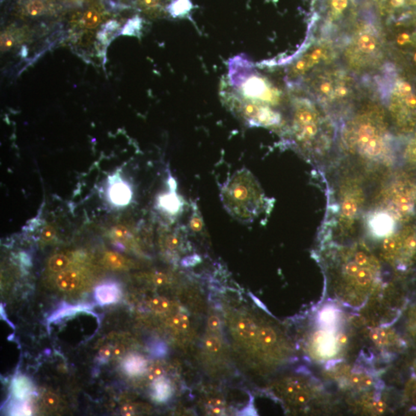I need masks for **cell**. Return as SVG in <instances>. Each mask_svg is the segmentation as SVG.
Masks as SVG:
<instances>
[{
  "label": "cell",
  "mask_w": 416,
  "mask_h": 416,
  "mask_svg": "<svg viewBox=\"0 0 416 416\" xmlns=\"http://www.w3.org/2000/svg\"><path fill=\"white\" fill-rule=\"evenodd\" d=\"M205 347L207 349L208 352H214L217 353L219 352L221 349V343L220 339L216 336L210 335L208 336L205 339Z\"/></svg>",
  "instance_id": "36"
},
{
  "label": "cell",
  "mask_w": 416,
  "mask_h": 416,
  "mask_svg": "<svg viewBox=\"0 0 416 416\" xmlns=\"http://www.w3.org/2000/svg\"><path fill=\"white\" fill-rule=\"evenodd\" d=\"M111 235L115 239L126 240L131 236V232L129 231L127 227H125V226L120 225L113 228Z\"/></svg>",
  "instance_id": "39"
},
{
  "label": "cell",
  "mask_w": 416,
  "mask_h": 416,
  "mask_svg": "<svg viewBox=\"0 0 416 416\" xmlns=\"http://www.w3.org/2000/svg\"><path fill=\"white\" fill-rule=\"evenodd\" d=\"M57 230L53 224H47L43 227L41 232V240L43 242L49 243L55 238Z\"/></svg>",
  "instance_id": "37"
},
{
  "label": "cell",
  "mask_w": 416,
  "mask_h": 416,
  "mask_svg": "<svg viewBox=\"0 0 416 416\" xmlns=\"http://www.w3.org/2000/svg\"><path fill=\"white\" fill-rule=\"evenodd\" d=\"M373 340L378 343L386 345L391 342H394L396 335L393 332H388L387 331H374L372 336Z\"/></svg>",
  "instance_id": "33"
},
{
  "label": "cell",
  "mask_w": 416,
  "mask_h": 416,
  "mask_svg": "<svg viewBox=\"0 0 416 416\" xmlns=\"http://www.w3.org/2000/svg\"><path fill=\"white\" fill-rule=\"evenodd\" d=\"M316 345L318 351L322 355H331L335 349L334 339L328 334H319L316 339Z\"/></svg>",
  "instance_id": "23"
},
{
  "label": "cell",
  "mask_w": 416,
  "mask_h": 416,
  "mask_svg": "<svg viewBox=\"0 0 416 416\" xmlns=\"http://www.w3.org/2000/svg\"><path fill=\"white\" fill-rule=\"evenodd\" d=\"M27 10L30 16H40L44 12V4L40 0H33L27 5Z\"/></svg>",
  "instance_id": "35"
},
{
  "label": "cell",
  "mask_w": 416,
  "mask_h": 416,
  "mask_svg": "<svg viewBox=\"0 0 416 416\" xmlns=\"http://www.w3.org/2000/svg\"><path fill=\"white\" fill-rule=\"evenodd\" d=\"M259 341L262 345L265 346H269L272 345L276 341V334L271 328H264L259 331L258 335Z\"/></svg>",
  "instance_id": "32"
},
{
  "label": "cell",
  "mask_w": 416,
  "mask_h": 416,
  "mask_svg": "<svg viewBox=\"0 0 416 416\" xmlns=\"http://www.w3.org/2000/svg\"><path fill=\"white\" fill-rule=\"evenodd\" d=\"M14 43V39L11 35L8 33H4L1 36V48L2 50L6 51L10 49Z\"/></svg>",
  "instance_id": "40"
},
{
  "label": "cell",
  "mask_w": 416,
  "mask_h": 416,
  "mask_svg": "<svg viewBox=\"0 0 416 416\" xmlns=\"http://www.w3.org/2000/svg\"><path fill=\"white\" fill-rule=\"evenodd\" d=\"M164 371L162 367L159 366H153L149 371L148 378L150 381H153L154 380L164 376Z\"/></svg>",
  "instance_id": "41"
},
{
  "label": "cell",
  "mask_w": 416,
  "mask_h": 416,
  "mask_svg": "<svg viewBox=\"0 0 416 416\" xmlns=\"http://www.w3.org/2000/svg\"><path fill=\"white\" fill-rule=\"evenodd\" d=\"M191 214L188 220V229L194 233H202L205 230L204 222L198 206L195 202H191Z\"/></svg>",
  "instance_id": "22"
},
{
  "label": "cell",
  "mask_w": 416,
  "mask_h": 416,
  "mask_svg": "<svg viewBox=\"0 0 416 416\" xmlns=\"http://www.w3.org/2000/svg\"><path fill=\"white\" fill-rule=\"evenodd\" d=\"M407 137L408 139L401 153L402 160L407 165L416 169V131Z\"/></svg>",
  "instance_id": "20"
},
{
  "label": "cell",
  "mask_w": 416,
  "mask_h": 416,
  "mask_svg": "<svg viewBox=\"0 0 416 416\" xmlns=\"http://www.w3.org/2000/svg\"><path fill=\"white\" fill-rule=\"evenodd\" d=\"M384 258L394 266L406 268L416 262V223L398 227L384 238L381 247Z\"/></svg>",
  "instance_id": "13"
},
{
  "label": "cell",
  "mask_w": 416,
  "mask_h": 416,
  "mask_svg": "<svg viewBox=\"0 0 416 416\" xmlns=\"http://www.w3.org/2000/svg\"><path fill=\"white\" fill-rule=\"evenodd\" d=\"M152 395L157 402H166L170 399L172 394V388L170 381L164 376L154 380L152 384Z\"/></svg>",
  "instance_id": "18"
},
{
  "label": "cell",
  "mask_w": 416,
  "mask_h": 416,
  "mask_svg": "<svg viewBox=\"0 0 416 416\" xmlns=\"http://www.w3.org/2000/svg\"><path fill=\"white\" fill-rule=\"evenodd\" d=\"M164 245L167 249L175 251L183 244L184 238L180 230L167 232L163 237Z\"/></svg>",
  "instance_id": "25"
},
{
  "label": "cell",
  "mask_w": 416,
  "mask_h": 416,
  "mask_svg": "<svg viewBox=\"0 0 416 416\" xmlns=\"http://www.w3.org/2000/svg\"><path fill=\"white\" fill-rule=\"evenodd\" d=\"M339 43L342 63L357 76L375 74L386 64L383 27L370 13L357 16Z\"/></svg>",
  "instance_id": "4"
},
{
  "label": "cell",
  "mask_w": 416,
  "mask_h": 416,
  "mask_svg": "<svg viewBox=\"0 0 416 416\" xmlns=\"http://www.w3.org/2000/svg\"><path fill=\"white\" fill-rule=\"evenodd\" d=\"M221 88V96L227 108L250 126L276 128L283 124V115L277 108L243 98L229 85Z\"/></svg>",
  "instance_id": "12"
},
{
  "label": "cell",
  "mask_w": 416,
  "mask_h": 416,
  "mask_svg": "<svg viewBox=\"0 0 416 416\" xmlns=\"http://www.w3.org/2000/svg\"><path fill=\"white\" fill-rule=\"evenodd\" d=\"M120 297V289L115 284H103L98 286L95 290V298L99 304H113Z\"/></svg>",
  "instance_id": "16"
},
{
  "label": "cell",
  "mask_w": 416,
  "mask_h": 416,
  "mask_svg": "<svg viewBox=\"0 0 416 416\" xmlns=\"http://www.w3.org/2000/svg\"><path fill=\"white\" fill-rule=\"evenodd\" d=\"M336 257L334 274L342 285L369 290L376 282L379 263L364 247L357 245L340 250Z\"/></svg>",
  "instance_id": "11"
},
{
  "label": "cell",
  "mask_w": 416,
  "mask_h": 416,
  "mask_svg": "<svg viewBox=\"0 0 416 416\" xmlns=\"http://www.w3.org/2000/svg\"><path fill=\"white\" fill-rule=\"evenodd\" d=\"M342 165L328 182V206L320 235L325 241H345L354 236L369 205L366 170H357L354 164L351 167L350 162L345 167Z\"/></svg>",
  "instance_id": "3"
},
{
  "label": "cell",
  "mask_w": 416,
  "mask_h": 416,
  "mask_svg": "<svg viewBox=\"0 0 416 416\" xmlns=\"http://www.w3.org/2000/svg\"><path fill=\"white\" fill-rule=\"evenodd\" d=\"M69 265V259L64 254H55L49 261V268L54 272H61Z\"/></svg>",
  "instance_id": "27"
},
{
  "label": "cell",
  "mask_w": 416,
  "mask_h": 416,
  "mask_svg": "<svg viewBox=\"0 0 416 416\" xmlns=\"http://www.w3.org/2000/svg\"><path fill=\"white\" fill-rule=\"evenodd\" d=\"M100 14L96 10H89L84 13L82 23L86 28L93 29L97 27L100 22Z\"/></svg>",
  "instance_id": "30"
},
{
  "label": "cell",
  "mask_w": 416,
  "mask_h": 416,
  "mask_svg": "<svg viewBox=\"0 0 416 416\" xmlns=\"http://www.w3.org/2000/svg\"><path fill=\"white\" fill-rule=\"evenodd\" d=\"M102 263L113 270H126L131 266V262L118 253L108 251L104 254Z\"/></svg>",
  "instance_id": "21"
},
{
  "label": "cell",
  "mask_w": 416,
  "mask_h": 416,
  "mask_svg": "<svg viewBox=\"0 0 416 416\" xmlns=\"http://www.w3.org/2000/svg\"><path fill=\"white\" fill-rule=\"evenodd\" d=\"M167 347L162 342L154 344L152 347L151 352L153 355L158 357H162L167 353Z\"/></svg>",
  "instance_id": "42"
},
{
  "label": "cell",
  "mask_w": 416,
  "mask_h": 416,
  "mask_svg": "<svg viewBox=\"0 0 416 416\" xmlns=\"http://www.w3.org/2000/svg\"><path fill=\"white\" fill-rule=\"evenodd\" d=\"M227 83L243 98L272 108L281 106L285 94L268 76L257 71L254 63L245 56L229 60Z\"/></svg>",
  "instance_id": "8"
},
{
  "label": "cell",
  "mask_w": 416,
  "mask_h": 416,
  "mask_svg": "<svg viewBox=\"0 0 416 416\" xmlns=\"http://www.w3.org/2000/svg\"><path fill=\"white\" fill-rule=\"evenodd\" d=\"M177 188H170L169 192L164 193L158 197V206L161 210L170 215H177L184 208L183 198L176 192Z\"/></svg>",
  "instance_id": "14"
},
{
  "label": "cell",
  "mask_w": 416,
  "mask_h": 416,
  "mask_svg": "<svg viewBox=\"0 0 416 416\" xmlns=\"http://www.w3.org/2000/svg\"><path fill=\"white\" fill-rule=\"evenodd\" d=\"M189 0H176L170 7V12L173 16H179L188 11Z\"/></svg>",
  "instance_id": "34"
},
{
  "label": "cell",
  "mask_w": 416,
  "mask_h": 416,
  "mask_svg": "<svg viewBox=\"0 0 416 416\" xmlns=\"http://www.w3.org/2000/svg\"><path fill=\"white\" fill-rule=\"evenodd\" d=\"M289 141L316 165L333 163L339 150V123L307 95H292L288 124Z\"/></svg>",
  "instance_id": "2"
},
{
  "label": "cell",
  "mask_w": 416,
  "mask_h": 416,
  "mask_svg": "<svg viewBox=\"0 0 416 416\" xmlns=\"http://www.w3.org/2000/svg\"><path fill=\"white\" fill-rule=\"evenodd\" d=\"M415 171L399 172L388 176L371 197L367 210L385 212L398 227L416 223Z\"/></svg>",
  "instance_id": "7"
},
{
  "label": "cell",
  "mask_w": 416,
  "mask_h": 416,
  "mask_svg": "<svg viewBox=\"0 0 416 416\" xmlns=\"http://www.w3.org/2000/svg\"><path fill=\"white\" fill-rule=\"evenodd\" d=\"M125 352V348L123 345H117L113 348L112 355L115 357H119L123 355Z\"/></svg>",
  "instance_id": "47"
},
{
  "label": "cell",
  "mask_w": 416,
  "mask_h": 416,
  "mask_svg": "<svg viewBox=\"0 0 416 416\" xmlns=\"http://www.w3.org/2000/svg\"><path fill=\"white\" fill-rule=\"evenodd\" d=\"M134 412V407L132 405H125L122 408V413L124 415H131Z\"/></svg>",
  "instance_id": "48"
},
{
  "label": "cell",
  "mask_w": 416,
  "mask_h": 416,
  "mask_svg": "<svg viewBox=\"0 0 416 416\" xmlns=\"http://www.w3.org/2000/svg\"><path fill=\"white\" fill-rule=\"evenodd\" d=\"M123 369L128 375L133 376L141 375L147 369V361L140 355H131L125 359Z\"/></svg>",
  "instance_id": "19"
},
{
  "label": "cell",
  "mask_w": 416,
  "mask_h": 416,
  "mask_svg": "<svg viewBox=\"0 0 416 416\" xmlns=\"http://www.w3.org/2000/svg\"><path fill=\"white\" fill-rule=\"evenodd\" d=\"M113 354V349L110 345L103 347L99 350V357L102 361H107Z\"/></svg>",
  "instance_id": "46"
},
{
  "label": "cell",
  "mask_w": 416,
  "mask_h": 416,
  "mask_svg": "<svg viewBox=\"0 0 416 416\" xmlns=\"http://www.w3.org/2000/svg\"><path fill=\"white\" fill-rule=\"evenodd\" d=\"M81 281L80 274L73 270L63 271L57 277V284L59 289L65 292H71L79 285Z\"/></svg>",
  "instance_id": "17"
},
{
  "label": "cell",
  "mask_w": 416,
  "mask_h": 416,
  "mask_svg": "<svg viewBox=\"0 0 416 416\" xmlns=\"http://www.w3.org/2000/svg\"><path fill=\"white\" fill-rule=\"evenodd\" d=\"M357 77L337 62L309 75L297 88H301L339 122L361 96Z\"/></svg>",
  "instance_id": "5"
},
{
  "label": "cell",
  "mask_w": 416,
  "mask_h": 416,
  "mask_svg": "<svg viewBox=\"0 0 416 416\" xmlns=\"http://www.w3.org/2000/svg\"><path fill=\"white\" fill-rule=\"evenodd\" d=\"M89 306H70V307H65L63 309H60V310H57L56 313H54L52 316L49 319V322H54L57 319H61V318L65 317V316H69V315L73 314L76 311L79 310H84V309L88 308Z\"/></svg>",
  "instance_id": "31"
},
{
  "label": "cell",
  "mask_w": 416,
  "mask_h": 416,
  "mask_svg": "<svg viewBox=\"0 0 416 416\" xmlns=\"http://www.w3.org/2000/svg\"><path fill=\"white\" fill-rule=\"evenodd\" d=\"M415 326H416V323H415ZM414 328H415V331H416V327H414Z\"/></svg>",
  "instance_id": "50"
},
{
  "label": "cell",
  "mask_w": 416,
  "mask_h": 416,
  "mask_svg": "<svg viewBox=\"0 0 416 416\" xmlns=\"http://www.w3.org/2000/svg\"><path fill=\"white\" fill-rule=\"evenodd\" d=\"M221 327V321L216 316H212L208 319V328L211 331H216L219 330Z\"/></svg>",
  "instance_id": "44"
},
{
  "label": "cell",
  "mask_w": 416,
  "mask_h": 416,
  "mask_svg": "<svg viewBox=\"0 0 416 416\" xmlns=\"http://www.w3.org/2000/svg\"><path fill=\"white\" fill-rule=\"evenodd\" d=\"M167 324L172 328H175L179 331H185L189 328L191 322H190V319L188 316L179 313L169 319L167 320Z\"/></svg>",
  "instance_id": "26"
},
{
  "label": "cell",
  "mask_w": 416,
  "mask_h": 416,
  "mask_svg": "<svg viewBox=\"0 0 416 416\" xmlns=\"http://www.w3.org/2000/svg\"><path fill=\"white\" fill-rule=\"evenodd\" d=\"M394 63L377 73V94L383 104L393 131L408 136L416 131V82Z\"/></svg>",
  "instance_id": "6"
},
{
  "label": "cell",
  "mask_w": 416,
  "mask_h": 416,
  "mask_svg": "<svg viewBox=\"0 0 416 416\" xmlns=\"http://www.w3.org/2000/svg\"><path fill=\"white\" fill-rule=\"evenodd\" d=\"M30 390V385L27 378L21 377L15 380L14 383H13V392H14L15 396H17L19 399H22L28 395Z\"/></svg>",
  "instance_id": "29"
},
{
  "label": "cell",
  "mask_w": 416,
  "mask_h": 416,
  "mask_svg": "<svg viewBox=\"0 0 416 416\" xmlns=\"http://www.w3.org/2000/svg\"><path fill=\"white\" fill-rule=\"evenodd\" d=\"M210 412L213 414H221L223 412V405L221 400H214L210 404Z\"/></svg>",
  "instance_id": "45"
},
{
  "label": "cell",
  "mask_w": 416,
  "mask_h": 416,
  "mask_svg": "<svg viewBox=\"0 0 416 416\" xmlns=\"http://www.w3.org/2000/svg\"><path fill=\"white\" fill-rule=\"evenodd\" d=\"M411 398L414 404H416V385L412 387V392H411Z\"/></svg>",
  "instance_id": "49"
},
{
  "label": "cell",
  "mask_w": 416,
  "mask_h": 416,
  "mask_svg": "<svg viewBox=\"0 0 416 416\" xmlns=\"http://www.w3.org/2000/svg\"><path fill=\"white\" fill-rule=\"evenodd\" d=\"M109 198L116 206H126L132 200L133 192L131 187L123 181H117L110 187Z\"/></svg>",
  "instance_id": "15"
},
{
  "label": "cell",
  "mask_w": 416,
  "mask_h": 416,
  "mask_svg": "<svg viewBox=\"0 0 416 416\" xmlns=\"http://www.w3.org/2000/svg\"><path fill=\"white\" fill-rule=\"evenodd\" d=\"M221 200L227 212L243 222H252L263 212L269 200L252 173L242 169L233 174L221 190Z\"/></svg>",
  "instance_id": "9"
},
{
  "label": "cell",
  "mask_w": 416,
  "mask_h": 416,
  "mask_svg": "<svg viewBox=\"0 0 416 416\" xmlns=\"http://www.w3.org/2000/svg\"><path fill=\"white\" fill-rule=\"evenodd\" d=\"M43 402H44L45 405L49 409L55 410L58 407L60 401H59V398L57 395L48 392V393H45L44 396H43Z\"/></svg>",
  "instance_id": "38"
},
{
  "label": "cell",
  "mask_w": 416,
  "mask_h": 416,
  "mask_svg": "<svg viewBox=\"0 0 416 416\" xmlns=\"http://www.w3.org/2000/svg\"><path fill=\"white\" fill-rule=\"evenodd\" d=\"M149 307L153 311L158 313H164L170 310L171 307V304L170 301L165 298L162 297H156L152 298L148 303Z\"/></svg>",
  "instance_id": "28"
},
{
  "label": "cell",
  "mask_w": 416,
  "mask_h": 416,
  "mask_svg": "<svg viewBox=\"0 0 416 416\" xmlns=\"http://www.w3.org/2000/svg\"><path fill=\"white\" fill-rule=\"evenodd\" d=\"M339 147L366 171H382L399 160L394 131L378 96H361L337 122Z\"/></svg>",
  "instance_id": "1"
},
{
  "label": "cell",
  "mask_w": 416,
  "mask_h": 416,
  "mask_svg": "<svg viewBox=\"0 0 416 416\" xmlns=\"http://www.w3.org/2000/svg\"><path fill=\"white\" fill-rule=\"evenodd\" d=\"M153 284L158 286L165 285L168 283V277L164 273L157 272L153 276Z\"/></svg>",
  "instance_id": "43"
},
{
  "label": "cell",
  "mask_w": 416,
  "mask_h": 416,
  "mask_svg": "<svg viewBox=\"0 0 416 416\" xmlns=\"http://www.w3.org/2000/svg\"><path fill=\"white\" fill-rule=\"evenodd\" d=\"M339 60V40L317 35L298 57L288 63L284 80L291 88H297L309 75Z\"/></svg>",
  "instance_id": "10"
},
{
  "label": "cell",
  "mask_w": 416,
  "mask_h": 416,
  "mask_svg": "<svg viewBox=\"0 0 416 416\" xmlns=\"http://www.w3.org/2000/svg\"><path fill=\"white\" fill-rule=\"evenodd\" d=\"M237 330L240 335L246 339H253L257 336V326L252 321L248 319L240 320L237 325Z\"/></svg>",
  "instance_id": "24"
}]
</instances>
